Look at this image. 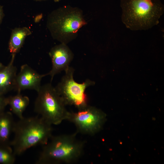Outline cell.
I'll return each mask as SVG.
<instances>
[{"instance_id": "6da1fadb", "label": "cell", "mask_w": 164, "mask_h": 164, "mask_svg": "<svg viewBox=\"0 0 164 164\" xmlns=\"http://www.w3.org/2000/svg\"><path fill=\"white\" fill-rule=\"evenodd\" d=\"M52 125L41 117L24 118L15 122L14 137L10 143L15 155L37 145L46 144L52 135Z\"/></svg>"}, {"instance_id": "7a4b0ae2", "label": "cell", "mask_w": 164, "mask_h": 164, "mask_svg": "<svg viewBox=\"0 0 164 164\" xmlns=\"http://www.w3.org/2000/svg\"><path fill=\"white\" fill-rule=\"evenodd\" d=\"M77 132L53 136L43 146L36 162L37 164H70L83 155L85 142L78 139Z\"/></svg>"}, {"instance_id": "3957f363", "label": "cell", "mask_w": 164, "mask_h": 164, "mask_svg": "<svg viewBox=\"0 0 164 164\" xmlns=\"http://www.w3.org/2000/svg\"><path fill=\"white\" fill-rule=\"evenodd\" d=\"M124 23L129 28L146 29L158 23L162 7L154 0H121Z\"/></svg>"}, {"instance_id": "277c9868", "label": "cell", "mask_w": 164, "mask_h": 164, "mask_svg": "<svg viewBox=\"0 0 164 164\" xmlns=\"http://www.w3.org/2000/svg\"><path fill=\"white\" fill-rule=\"evenodd\" d=\"M37 92L34 110L40 117L52 125L67 120L69 111L55 87L47 83L41 85Z\"/></svg>"}, {"instance_id": "5b68a950", "label": "cell", "mask_w": 164, "mask_h": 164, "mask_svg": "<svg viewBox=\"0 0 164 164\" xmlns=\"http://www.w3.org/2000/svg\"><path fill=\"white\" fill-rule=\"evenodd\" d=\"M74 71L70 67L55 88L66 105H73L79 109L88 105L85 90L95 82L87 79L82 83H78L73 78Z\"/></svg>"}, {"instance_id": "8992f818", "label": "cell", "mask_w": 164, "mask_h": 164, "mask_svg": "<svg viewBox=\"0 0 164 164\" xmlns=\"http://www.w3.org/2000/svg\"><path fill=\"white\" fill-rule=\"evenodd\" d=\"M67 120L74 125L77 133L91 135L102 129L106 115L100 109L88 105L76 112L69 111Z\"/></svg>"}, {"instance_id": "52a82bcc", "label": "cell", "mask_w": 164, "mask_h": 164, "mask_svg": "<svg viewBox=\"0 0 164 164\" xmlns=\"http://www.w3.org/2000/svg\"><path fill=\"white\" fill-rule=\"evenodd\" d=\"M47 75H48V73L40 74L28 65L24 64L17 74L14 89L17 93L26 89L35 90L37 92L41 86L42 79Z\"/></svg>"}, {"instance_id": "ba28073f", "label": "cell", "mask_w": 164, "mask_h": 164, "mask_svg": "<svg viewBox=\"0 0 164 164\" xmlns=\"http://www.w3.org/2000/svg\"><path fill=\"white\" fill-rule=\"evenodd\" d=\"M52 67L48 73L52 81L54 76L62 71H66L70 67L73 55L70 49L64 44L53 47L49 53Z\"/></svg>"}, {"instance_id": "9c48e42d", "label": "cell", "mask_w": 164, "mask_h": 164, "mask_svg": "<svg viewBox=\"0 0 164 164\" xmlns=\"http://www.w3.org/2000/svg\"><path fill=\"white\" fill-rule=\"evenodd\" d=\"M76 13L73 11L63 18L57 17L50 22V25L54 31L63 34L76 33L86 24L80 14Z\"/></svg>"}, {"instance_id": "30bf717a", "label": "cell", "mask_w": 164, "mask_h": 164, "mask_svg": "<svg viewBox=\"0 0 164 164\" xmlns=\"http://www.w3.org/2000/svg\"><path fill=\"white\" fill-rule=\"evenodd\" d=\"M15 54H12L9 64L0 70V94L4 95L14 89L17 69L14 63Z\"/></svg>"}, {"instance_id": "8fae6325", "label": "cell", "mask_w": 164, "mask_h": 164, "mask_svg": "<svg viewBox=\"0 0 164 164\" xmlns=\"http://www.w3.org/2000/svg\"><path fill=\"white\" fill-rule=\"evenodd\" d=\"M15 123L11 112L0 113V145L10 144L9 139Z\"/></svg>"}, {"instance_id": "7c38bea8", "label": "cell", "mask_w": 164, "mask_h": 164, "mask_svg": "<svg viewBox=\"0 0 164 164\" xmlns=\"http://www.w3.org/2000/svg\"><path fill=\"white\" fill-rule=\"evenodd\" d=\"M29 28L26 27L15 28L12 32L9 43V49L12 54H16L20 50L26 37L31 34Z\"/></svg>"}, {"instance_id": "4fadbf2b", "label": "cell", "mask_w": 164, "mask_h": 164, "mask_svg": "<svg viewBox=\"0 0 164 164\" xmlns=\"http://www.w3.org/2000/svg\"><path fill=\"white\" fill-rule=\"evenodd\" d=\"M7 100L8 105L10 106L12 112L19 119L23 118V112L29 104V97L18 92L15 95L8 97Z\"/></svg>"}, {"instance_id": "5bb4252c", "label": "cell", "mask_w": 164, "mask_h": 164, "mask_svg": "<svg viewBox=\"0 0 164 164\" xmlns=\"http://www.w3.org/2000/svg\"><path fill=\"white\" fill-rule=\"evenodd\" d=\"M15 156L10 144L0 145V164H13Z\"/></svg>"}, {"instance_id": "9a60e30c", "label": "cell", "mask_w": 164, "mask_h": 164, "mask_svg": "<svg viewBox=\"0 0 164 164\" xmlns=\"http://www.w3.org/2000/svg\"><path fill=\"white\" fill-rule=\"evenodd\" d=\"M7 105V97H5L4 95L0 94V113L4 111V109Z\"/></svg>"}, {"instance_id": "2e32d148", "label": "cell", "mask_w": 164, "mask_h": 164, "mask_svg": "<svg viewBox=\"0 0 164 164\" xmlns=\"http://www.w3.org/2000/svg\"><path fill=\"white\" fill-rule=\"evenodd\" d=\"M4 16V13L2 7L0 5V25L1 23L2 19Z\"/></svg>"}, {"instance_id": "e0dca14e", "label": "cell", "mask_w": 164, "mask_h": 164, "mask_svg": "<svg viewBox=\"0 0 164 164\" xmlns=\"http://www.w3.org/2000/svg\"><path fill=\"white\" fill-rule=\"evenodd\" d=\"M42 16H41L40 15H38L35 19V22H38L41 19Z\"/></svg>"}, {"instance_id": "ac0fdd59", "label": "cell", "mask_w": 164, "mask_h": 164, "mask_svg": "<svg viewBox=\"0 0 164 164\" xmlns=\"http://www.w3.org/2000/svg\"><path fill=\"white\" fill-rule=\"evenodd\" d=\"M5 66L0 62V70L3 69Z\"/></svg>"}, {"instance_id": "d6986e66", "label": "cell", "mask_w": 164, "mask_h": 164, "mask_svg": "<svg viewBox=\"0 0 164 164\" xmlns=\"http://www.w3.org/2000/svg\"><path fill=\"white\" fill-rule=\"evenodd\" d=\"M54 0L55 2H58L59 1H60V0Z\"/></svg>"}, {"instance_id": "ffe728a7", "label": "cell", "mask_w": 164, "mask_h": 164, "mask_svg": "<svg viewBox=\"0 0 164 164\" xmlns=\"http://www.w3.org/2000/svg\"><path fill=\"white\" fill-rule=\"evenodd\" d=\"M36 1H39V0H36Z\"/></svg>"}]
</instances>
